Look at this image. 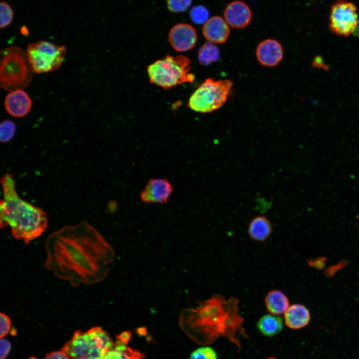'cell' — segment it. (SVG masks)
<instances>
[{
  "label": "cell",
  "instance_id": "cell-1",
  "mask_svg": "<svg viewBox=\"0 0 359 359\" xmlns=\"http://www.w3.org/2000/svg\"><path fill=\"white\" fill-rule=\"evenodd\" d=\"M44 247L45 268L75 287L104 280L115 257L110 244L86 221L52 232Z\"/></svg>",
  "mask_w": 359,
  "mask_h": 359
},
{
  "label": "cell",
  "instance_id": "cell-2",
  "mask_svg": "<svg viewBox=\"0 0 359 359\" xmlns=\"http://www.w3.org/2000/svg\"><path fill=\"white\" fill-rule=\"evenodd\" d=\"M237 301L215 295L195 308L184 309L180 317L182 330L199 344H209L224 337L238 347L240 336L246 335Z\"/></svg>",
  "mask_w": 359,
  "mask_h": 359
},
{
  "label": "cell",
  "instance_id": "cell-3",
  "mask_svg": "<svg viewBox=\"0 0 359 359\" xmlns=\"http://www.w3.org/2000/svg\"><path fill=\"white\" fill-rule=\"evenodd\" d=\"M2 198L0 203V225L8 227L11 236L29 244L45 231L48 219L46 213L21 198L16 188L11 174L6 173L1 179Z\"/></svg>",
  "mask_w": 359,
  "mask_h": 359
},
{
  "label": "cell",
  "instance_id": "cell-4",
  "mask_svg": "<svg viewBox=\"0 0 359 359\" xmlns=\"http://www.w3.org/2000/svg\"><path fill=\"white\" fill-rule=\"evenodd\" d=\"M0 56V87L10 92L28 86L34 72L26 52L13 46L2 49Z\"/></svg>",
  "mask_w": 359,
  "mask_h": 359
},
{
  "label": "cell",
  "instance_id": "cell-5",
  "mask_svg": "<svg viewBox=\"0 0 359 359\" xmlns=\"http://www.w3.org/2000/svg\"><path fill=\"white\" fill-rule=\"evenodd\" d=\"M114 346L107 333L100 327L86 332L76 331L62 351L71 359H103Z\"/></svg>",
  "mask_w": 359,
  "mask_h": 359
},
{
  "label": "cell",
  "instance_id": "cell-6",
  "mask_svg": "<svg viewBox=\"0 0 359 359\" xmlns=\"http://www.w3.org/2000/svg\"><path fill=\"white\" fill-rule=\"evenodd\" d=\"M190 61L184 55H167L148 66L147 72L151 83L165 89L173 88L194 79L189 73Z\"/></svg>",
  "mask_w": 359,
  "mask_h": 359
},
{
  "label": "cell",
  "instance_id": "cell-7",
  "mask_svg": "<svg viewBox=\"0 0 359 359\" xmlns=\"http://www.w3.org/2000/svg\"><path fill=\"white\" fill-rule=\"evenodd\" d=\"M232 82L228 79L207 78L190 96L188 107L201 113L212 112L222 106L231 91Z\"/></svg>",
  "mask_w": 359,
  "mask_h": 359
},
{
  "label": "cell",
  "instance_id": "cell-8",
  "mask_svg": "<svg viewBox=\"0 0 359 359\" xmlns=\"http://www.w3.org/2000/svg\"><path fill=\"white\" fill-rule=\"evenodd\" d=\"M26 53L33 72L41 74L58 70L65 59L66 49L64 45L40 40L27 44Z\"/></svg>",
  "mask_w": 359,
  "mask_h": 359
},
{
  "label": "cell",
  "instance_id": "cell-9",
  "mask_svg": "<svg viewBox=\"0 0 359 359\" xmlns=\"http://www.w3.org/2000/svg\"><path fill=\"white\" fill-rule=\"evenodd\" d=\"M359 25L357 7L352 2L339 0L333 3L329 15V28L340 36H348L355 32Z\"/></svg>",
  "mask_w": 359,
  "mask_h": 359
},
{
  "label": "cell",
  "instance_id": "cell-10",
  "mask_svg": "<svg viewBox=\"0 0 359 359\" xmlns=\"http://www.w3.org/2000/svg\"><path fill=\"white\" fill-rule=\"evenodd\" d=\"M173 191L172 183L164 178L150 180L140 193V199L144 203H166Z\"/></svg>",
  "mask_w": 359,
  "mask_h": 359
},
{
  "label": "cell",
  "instance_id": "cell-11",
  "mask_svg": "<svg viewBox=\"0 0 359 359\" xmlns=\"http://www.w3.org/2000/svg\"><path fill=\"white\" fill-rule=\"evenodd\" d=\"M197 40L195 29L192 25L186 23L175 25L169 33V41L171 46L179 52L191 49L196 44Z\"/></svg>",
  "mask_w": 359,
  "mask_h": 359
},
{
  "label": "cell",
  "instance_id": "cell-12",
  "mask_svg": "<svg viewBox=\"0 0 359 359\" xmlns=\"http://www.w3.org/2000/svg\"><path fill=\"white\" fill-rule=\"evenodd\" d=\"M224 19L231 27L242 29L246 27L252 19V12L247 3L241 0L229 2L223 11Z\"/></svg>",
  "mask_w": 359,
  "mask_h": 359
},
{
  "label": "cell",
  "instance_id": "cell-13",
  "mask_svg": "<svg viewBox=\"0 0 359 359\" xmlns=\"http://www.w3.org/2000/svg\"><path fill=\"white\" fill-rule=\"evenodd\" d=\"M256 55L262 65L274 67L281 61L283 50L281 44L276 40L267 39L261 41L257 47Z\"/></svg>",
  "mask_w": 359,
  "mask_h": 359
},
{
  "label": "cell",
  "instance_id": "cell-14",
  "mask_svg": "<svg viewBox=\"0 0 359 359\" xmlns=\"http://www.w3.org/2000/svg\"><path fill=\"white\" fill-rule=\"evenodd\" d=\"M4 107L7 112L14 117L25 116L30 111L32 101L23 89L9 92L4 99Z\"/></svg>",
  "mask_w": 359,
  "mask_h": 359
},
{
  "label": "cell",
  "instance_id": "cell-15",
  "mask_svg": "<svg viewBox=\"0 0 359 359\" xmlns=\"http://www.w3.org/2000/svg\"><path fill=\"white\" fill-rule=\"evenodd\" d=\"M202 34L205 39L214 44L225 42L229 37V25L222 17L218 15L210 17L202 27Z\"/></svg>",
  "mask_w": 359,
  "mask_h": 359
},
{
  "label": "cell",
  "instance_id": "cell-16",
  "mask_svg": "<svg viewBox=\"0 0 359 359\" xmlns=\"http://www.w3.org/2000/svg\"><path fill=\"white\" fill-rule=\"evenodd\" d=\"M284 314L285 325L292 329L303 328L309 323L311 320L309 309L301 304L290 306Z\"/></svg>",
  "mask_w": 359,
  "mask_h": 359
},
{
  "label": "cell",
  "instance_id": "cell-17",
  "mask_svg": "<svg viewBox=\"0 0 359 359\" xmlns=\"http://www.w3.org/2000/svg\"><path fill=\"white\" fill-rule=\"evenodd\" d=\"M273 230L272 224L265 215H259L253 217L250 221L248 233L253 240L263 242L271 235Z\"/></svg>",
  "mask_w": 359,
  "mask_h": 359
},
{
  "label": "cell",
  "instance_id": "cell-18",
  "mask_svg": "<svg viewBox=\"0 0 359 359\" xmlns=\"http://www.w3.org/2000/svg\"><path fill=\"white\" fill-rule=\"evenodd\" d=\"M265 304L268 311L275 315L284 314L290 306L287 296L281 291L276 289L267 293Z\"/></svg>",
  "mask_w": 359,
  "mask_h": 359
},
{
  "label": "cell",
  "instance_id": "cell-19",
  "mask_svg": "<svg viewBox=\"0 0 359 359\" xmlns=\"http://www.w3.org/2000/svg\"><path fill=\"white\" fill-rule=\"evenodd\" d=\"M259 331L264 335L272 337L279 334L283 329L281 317L273 314L262 316L257 324Z\"/></svg>",
  "mask_w": 359,
  "mask_h": 359
},
{
  "label": "cell",
  "instance_id": "cell-20",
  "mask_svg": "<svg viewBox=\"0 0 359 359\" xmlns=\"http://www.w3.org/2000/svg\"><path fill=\"white\" fill-rule=\"evenodd\" d=\"M103 359H144V356L140 352L127 347L126 344L117 340Z\"/></svg>",
  "mask_w": 359,
  "mask_h": 359
},
{
  "label": "cell",
  "instance_id": "cell-21",
  "mask_svg": "<svg viewBox=\"0 0 359 359\" xmlns=\"http://www.w3.org/2000/svg\"><path fill=\"white\" fill-rule=\"evenodd\" d=\"M220 51L214 43L205 42L199 49L198 59L202 65L207 66L217 61L220 58Z\"/></svg>",
  "mask_w": 359,
  "mask_h": 359
},
{
  "label": "cell",
  "instance_id": "cell-22",
  "mask_svg": "<svg viewBox=\"0 0 359 359\" xmlns=\"http://www.w3.org/2000/svg\"><path fill=\"white\" fill-rule=\"evenodd\" d=\"M16 129L15 124L13 121L9 120L2 121L0 125V141L5 143L11 140L15 135Z\"/></svg>",
  "mask_w": 359,
  "mask_h": 359
},
{
  "label": "cell",
  "instance_id": "cell-23",
  "mask_svg": "<svg viewBox=\"0 0 359 359\" xmlns=\"http://www.w3.org/2000/svg\"><path fill=\"white\" fill-rule=\"evenodd\" d=\"M0 28L1 29H4L12 23L13 19L14 13L11 6L5 1H3L0 2Z\"/></svg>",
  "mask_w": 359,
  "mask_h": 359
},
{
  "label": "cell",
  "instance_id": "cell-24",
  "mask_svg": "<svg viewBox=\"0 0 359 359\" xmlns=\"http://www.w3.org/2000/svg\"><path fill=\"white\" fill-rule=\"evenodd\" d=\"M189 16L192 21L196 24L204 23L209 18L208 10L201 5L193 6L190 10Z\"/></svg>",
  "mask_w": 359,
  "mask_h": 359
},
{
  "label": "cell",
  "instance_id": "cell-25",
  "mask_svg": "<svg viewBox=\"0 0 359 359\" xmlns=\"http://www.w3.org/2000/svg\"><path fill=\"white\" fill-rule=\"evenodd\" d=\"M189 359H217L215 351L211 348L202 347L194 351Z\"/></svg>",
  "mask_w": 359,
  "mask_h": 359
},
{
  "label": "cell",
  "instance_id": "cell-26",
  "mask_svg": "<svg viewBox=\"0 0 359 359\" xmlns=\"http://www.w3.org/2000/svg\"><path fill=\"white\" fill-rule=\"evenodd\" d=\"M191 0H167L168 8L172 12L185 11L190 5Z\"/></svg>",
  "mask_w": 359,
  "mask_h": 359
},
{
  "label": "cell",
  "instance_id": "cell-27",
  "mask_svg": "<svg viewBox=\"0 0 359 359\" xmlns=\"http://www.w3.org/2000/svg\"><path fill=\"white\" fill-rule=\"evenodd\" d=\"M0 337L2 338L9 332L11 328V321L9 317L5 313L0 314Z\"/></svg>",
  "mask_w": 359,
  "mask_h": 359
},
{
  "label": "cell",
  "instance_id": "cell-28",
  "mask_svg": "<svg viewBox=\"0 0 359 359\" xmlns=\"http://www.w3.org/2000/svg\"><path fill=\"white\" fill-rule=\"evenodd\" d=\"M0 359H5L8 355L10 349L11 345L7 340L1 338L0 342Z\"/></svg>",
  "mask_w": 359,
  "mask_h": 359
},
{
  "label": "cell",
  "instance_id": "cell-29",
  "mask_svg": "<svg viewBox=\"0 0 359 359\" xmlns=\"http://www.w3.org/2000/svg\"><path fill=\"white\" fill-rule=\"evenodd\" d=\"M67 355L63 351H54L47 354L44 359H69Z\"/></svg>",
  "mask_w": 359,
  "mask_h": 359
},
{
  "label": "cell",
  "instance_id": "cell-30",
  "mask_svg": "<svg viewBox=\"0 0 359 359\" xmlns=\"http://www.w3.org/2000/svg\"><path fill=\"white\" fill-rule=\"evenodd\" d=\"M131 336L132 334L130 332L125 331L117 336V338L118 340L126 344L130 340Z\"/></svg>",
  "mask_w": 359,
  "mask_h": 359
},
{
  "label": "cell",
  "instance_id": "cell-31",
  "mask_svg": "<svg viewBox=\"0 0 359 359\" xmlns=\"http://www.w3.org/2000/svg\"><path fill=\"white\" fill-rule=\"evenodd\" d=\"M20 31L21 33L24 35H27L28 34V30L25 25H23L21 27Z\"/></svg>",
  "mask_w": 359,
  "mask_h": 359
},
{
  "label": "cell",
  "instance_id": "cell-32",
  "mask_svg": "<svg viewBox=\"0 0 359 359\" xmlns=\"http://www.w3.org/2000/svg\"><path fill=\"white\" fill-rule=\"evenodd\" d=\"M27 359H37L34 357H30L29 358H28Z\"/></svg>",
  "mask_w": 359,
  "mask_h": 359
},
{
  "label": "cell",
  "instance_id": "cell-33",
  "mask_svg": "<svg viewBox=\"0 0 359 359\" xmlns=\"http://www.w3.org/2000/svg\"><path fill=\"white\" fill-rule=\"evenodd\" d=\"M276 359L273 358H268V359Z\"/></svg>",
  "mask_w": 359,
  "mask_h": 359
}]
</instances>
